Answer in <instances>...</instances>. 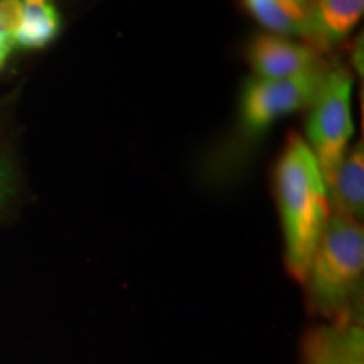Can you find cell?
<instances>
[{
  "mask_svg": "<svg viewBox=\"0 0 364 364\" xmlns=\"http://www.w3.org/2000/svg\"><path fill=\"white\" fill-rule=\"evenodd\" d=\"M332 211L361 221L364 213V147L359 142L344 156L331 186Z\"/></svg>",
  "mask_w": 364,
  "mask_h": 364,
  "instance_id": "cell-7",
  "label": "cell"
},
{
  "mask_svg": "<svg viewBox=\"0 0 364 364\" xmlns=\"http://www.w3.org/2000/svg\"><path fill=\"white\" fill-rule=\"evenodd\" d=\"M248 59L257 78L282 80L302 75L324 63L312 46L292 43L277 34H262L250 46Z\"/></svg>",
  "mask_w": 364,
  "mask_h": 364,
  "instance_id": "cell-5",
  "label": "cell"
},
{
  "mask_svg": "<svg viewBox=\"0 0 364 364\" xmlns=\"http://www.w3.org/2000/svg\"><path fill=\"white\" fill-rule=\"evenodd\" d=\"M353 78L344 68H329L307 122L309 147L318 164L327 191L336 179L346 149L354 134L351 113Z\"/></svg>",
  "mask_w": 364,
  "mask_h": 364,
  "instance_id": "cell-3",
  "label": "cell"
},
{
  "mask_svg": "<svg viewBox=\"0 0 364 364\" xmlns=\"http://www.w3.org/2000/svg\"><path fill=\"white\" fill-rule=\"evenodd\" d=\"M22 19L14 43L24 49H41L56 38L61 17L53 0H21Z\"/></svg>",
  "mask_w": 364,
  "mask_h": 364,
  "instance_id": "cell-9",
  "label": "cell"
},
{
  "mask_svg": "<svg viewBox=\"0 0 364 364\" xmlns=\"http://www.w3.org/2000/svg\"><path fill=\"white\" fill-rule=\"evenodd\" d=\"M364 272L361 221L331 211L307 279L309 306L332 324L358 321L356 304Z\"/></svg>",
  "mask_w": 364,
  "mask_h": 364,
  "instance_id": "cell-2",
  "label": "cell"
},
{
  "mask_svg": "<svg viewBox=\"0 0 364 364\" xmlns=\"http://www.w3.org/2000/svg\"><path fill=\"white\" fill-rule=\"evenodd\" d=\"M9 188H11V171H9L7 164L0 159V204L7 198Z\"/></svg>",
  "mask_w": 364,
  "mask_h": 364,
  "instance_id": "cell-11",
  "label": "cell"
},
{
  "mask_svg": "<svg viewBox=\"0 0 364 364\" xmlns=\"http://www.w3.org/2000/svg\"><path fill=\"white\" fill-rule=\"evenodd\" d=\"M363 12L364 0H314L312 21L324 48L351 33Z\"/></svg>",
  "mask_w": 364,
  "mask_h": 364,
  "instance_id": "cell-8",
  "label": "cell"
},
{
  "mask_svg": "<svg viewBox=\"0 0 364 364\" xmlns=\"http://www.w3.org/2000/svg\"><path fill=\"white\" fill-rule=\"evenodd\" d=\"M22 19V2L21 0H0V27L16 39V33ZM16 44V43H14Z\"/></svg>",
  "mask_w": 364,
  "mask_h": 364,
  "instance_id": "cell-10",
  "label": "cell"
},
{
  "mask_svg": "<svg viewBox=\"0 0 364 364\" xmlns=\"http://www.w3.org/2000/svg\"><path fill=\"white\" fill-rule=\"evenodd\" d=\"M329 68H316L292 78L250 81L243 95L241 113L248 130L260 132L289 113L311 107Z\"/></svg>",
  "mask_w": 364,
  "mask_h": 364,
  "instance_id": "cell-4",
  "label": "cell"
},
{
  "mask_svg": "<svg viewBox=\"0 0 364 364\" xmlns=\"http://www.w3.org/2000/svg\"><path fill=\"white\" fill-rule=\"evenodd\" d=\"M306 364H364V332L358 321L316 326L304 338Z\"/></svg>",
  "mask_w": 364,
  "mask_h": 364,
  "instance_id": "cell-6",
  "label": "cell"
},
{
  "mask_svg": "<svg viewBox=\"0 0 364 364\" xmlns=\"http://www.w3.org/2000/svg\"><path fill=\"white\" fill-rule=\"evenodd\" d=\"M294 2L299 4V6L304 7V9H311L312 4H314V0H294Z\"/></svg>",
  "mask_w": 364,
  "mask_h": 364,
  "instance_id": "cell-12",
  "label": "cell"
},
{
  "mask_svg": "<svg viewBox=\"0 0 364 364\" xmlns=\"http://www.w3.org/2000/svg\"><path fill=\"white\" fill-rule=\"evenodd\" d=\"M275 179L287 270L304 284L318 240L331 218V203L316 157L299 134H292L287 140Z\"/></svg>",
  "mask_w": 364,
  "mask_h": 364,
  "instance_id": "cell-1",
  "label": "cell"
}]
</instances>
